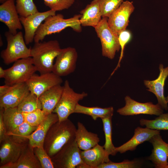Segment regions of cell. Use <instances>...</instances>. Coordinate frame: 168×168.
Listing matches in <instances>:
<instances>
[{
  "mask_svg": "<svg viewBox=\"0 0 168 168\" xmlns=\"http://www.w3.org/2000/svg\"><path fill=\"white\" fill-rule=\"evenodd\" d=\"M80 155L83 162L90 168H97L102 163L110 161L103 146L99 144L87 150H81Z\"/></svg>",
  "mask_w": 168,
  "mask_h": 168,
  "instance_id": "22",
  "label": "cell"
},
{
  "mask_svg": "<svg viewBox=\"0 0 168 168\" xmlns=\"http://www.w3.org/2000/svg\"><path fill=\"white\" fill-rule=\"evenodd\" d=\"M107 21L108 18L102 17L94 28L100 41L102 56L112 59L120 47L118 35L109 27Z\"/></svg>",
  "mask_w": 168,
  "mask_h": 168,
  "instance_id": "7",
  "label": "cell"
},
{
  "mask_svg": "<svg viewBox=\"0 0 168 168\" xmlns=\"http://www.w3.org/2000/svg\"><path fill=\"white\" fill-rule=\"evenodd\" d=\"M134 9L133 2L124 1L108 18V25L115 34L119 35L121 32L126 30L130 17Z\"/></svg>",
  "mask_w": 168,
  "mask_h": 168,
  "instance_id": "10",
  "label": "cell"
},
{
  "mask_svg": "<svg viewBox=\"0 0 168 168\" xmlns=\"http://www.w3.org/2000/svg\"><path fill=\"white\" fill-rule=\"evenodd\" d=\"M80 13V21L82 26L95 28L99 23L101 16L98 0H93Z\"/></svg>",
  "mask_w": 168,
  "mask_h": 168,
  "instance_id": "24",
  "label": "cell"
},
{
  "mask_svg": "<svg viewBox=\"0 0 168 168\" xmlns=\"http://www.w3.org/2000/svg\"><path fill=\"white\" fill-rule=\"evenodd\" d=\"M76 128L68 119L53 124L45 137L43 147L51 158L65 145L75 139Z\"/></svg>",
  "mask_w": 168,
  "mask_h": 168,
  "instance_id": "1",
  "label": "cell"
},
{
  "mask_svg": "<svg viewBox=\"0 0 168 168\" xmlns=\"http://www.w3.org/2000/svg\"><path fill=\"white\" fill-rule=\"evenodd\" d=\"M7 0H0V2L1 4H2L7 1Z\"/></svg>",
  "mask_w": 168,
  "mask_h": 168,
  "instance_id": "42",
  "label": "cell"
},
{
  "mask_svg": "<svg viewBox=\"0 0 168 168\" xmlns=\"http://www.w3.org/2000/svg\"><path fill=\"white\" fill-rule=\"evenodd\" d=\"M37 127L32 126L24 121L13 131L7 135L11 136L16 142L25 144L29 142L28 137L36 129Z\"/></svg>",
  "mask_w": 168,
  "mask_h": 168,
  "instance_id": "28",
  "label": "cell"
},
{
  "mask_svg": "<svg viewBox=\"0 0 168 168\" xmlns=\"http://www.w3.org/2000/svg\"><path fill=\"white\" fill-rule=\"evenodd\" d=\"M12 86L5 84L0 86V97L7 93L11 89Z\"/></svg>",
  "mask_w": 168,
  "mask_h": 168,
  "instance_id": "40",
  "label": "cell"
},
{
  "mask_svg": "<svg viewBox=\"0 0 168 168\" xmlns=\"http://www.w3.org/2000/svg\"><path fill=\"white\" fill-rule=\"evenodd\" d=\"M22 113L25 121L34 126H38L48 115L42 109H37L31 112Z\"/></svg>",
  "mask_w": 168,
  "mask_h": 168,
  "instance_id": "34",
  "label": "cell"
},
{
  "mask_svg": "<svg viewBox=\"0 0 168 168\" xmlns=\"http://www.w3.org/2000/svg\"><path fill=\"white\" fill-rule=\"evenodd\" d=\"M75 139L65 145L51 158L54 168H90L81 157Z\"/></svg>",
  "mask_w": 168,
  "mask_h": 168,
  "instance_id": "5",
  "label": "cell"
},
{
  "mask_svg": "<svg viewBox=\"0 0 168 168\" xmlns=\"http://www.w3.org/2000/svg\"><path fill=\"white\" fill-rule=\"evenodd\" d=\"M165 98L166 102L168 103V96L167 97H166Z\"/></svg>",
  "mask_w": 168,
  "mask_h": 168,
  "instance_id": "43",
  "label": "cell"
},
{
  "mask_svg": "<svg viewBox=\"0 0 168 168\" xmlns=\"http://www.w3.org/2000/svg\"><path fill=\"white\" fill-rule=\"evenodd\" d=\"M17 107L22 113H29L42 109L39 98L30 92L24 98Z\"/></svg>",
  "mask_w": 168,
  "mask_h": 168,
  "instance_id": "30",
  "label": "cell"
},
{
  "mask_svg": "<svg viewBox=\"0 0 168 168\" xmlns=\"http://www.w3.org/2000/svg\"><path fill=\"white\" fill-rule=\"evenodd\" d=\"M0 168H41V166L34 153V147L28 142L24 145L20 156L16 162Z\"/></svg>",
  "mask_w": 168,
  "mask_h": 168,
  "instance_id": "21",
  "label": "cell"
},
{
  "mask_svg": "<svg viewBox=\"0 0 168 168\" xmlns=\"http://www.w3.org/2000/svg\"><path fill=\"white\" fill-rule=\"evenodd\" d=\"M153 147L148 160L156 168H166L168 164V143L163 140L160 133L154 135L149 141Z\"/></svg>",
  "mask_w": 168,
  "mask_h": 168,
  "instance_id": "17",
  "label": "cell"
},
{
  "mask_svg": "<svg viewBox=\"0 0 168 168\" xmlns=\"http://www.w3.org/2000/svg\"><path fill=\"white\" fill-rule=\"evenodd\" d=\"M44 4L50 9L56 12L70 8L75 0H43Z\"/></svg>",
  "mask_w": 168,
  "mask_h": 168,
  "instance_id": "36",
  "label": "cell"
},
{
  "mask_svg": "<svg viewBox=\"0 0 168 168\" xmlns=\"http://www.w3.org/2000/svg\"><path fill=\"white\" fill-rule=\"evenodd\" d=\"M63 86L61 98L53 112L57 114L60 122L68 119L70 114L74 113L78 102L88 95L84 92L81 93L75 92L70 87L67 80L65 81Z\"/></svg>",
  "mask_w": 168,
  "mask_h": 168,
  "instance_id": "6",
  "label": "cell"
},
{
  "mask_svg": "<svg viewBox=\"0 0 168 168\" xmlns=\"http://www.w3.org/2000/svg\"><path fill=\"white\" fill-rule=\"evenodd\" d=\"M6 70L4 82L11 86L26 82L37 71L31 57L18 60Z\"/></svg>",
  "mask_w": 168,
  "mask_h": 168,
  "instance_id": "8",
  "label": "cell"
},
{
  "mask_svg": "<svg viewBox=\"0 0 168 168\" xmlns=\"http://www.w3.org/2000/svg\"><path fill=\"white\" fill-rule=\"evenodd\" d=\"M166 168H168V164Z\"/></svg>",
  "mask_w": 168,
  "mask_h": 168,
  "instance_id": "44",
  "label": "cell"
},
{
  "mask_svg": "<svg viewBox=\"0 0 168 168\" xmlns=\"http://www.w3.org/2000/svg\"><path fill=\"white\" fill-rule=\"evenodd\" d=\"M34 153L38 159L41 168H54L51 158L44 147L34 148Z\"/></svg>",
  "mask_w": 168,
  "mask_h": 168,
  "instance_id": "35",
  "label": "cell"
},
{
  "mask_svg": "<svg viewBox=\"0 0 168 168\" xmlns=\"http://www.w3.org/2000/svg\"><path fill=\"white\" fill-rule=\"evenodd\" d=\"M4 109L0 107V142L7 136V132L5 126L3 119V112Z\"/></svg>",
  "mask_w": 168,
  "mask_h": 168,
  "instance_id": "39",
  "label": "cell"
},
{
  "mask_svg": "<svg viewBox=\"0 0 168 168\" xmlns=\"http://www.w3.org/2000/svg\"><path fill=\"white\" fill-rule=\"evenodd\" d=\"M4 35L7 45L6 48L1 51L0 56L5 64L9 65L19 59L30 57L31 48L26 46L21 31L13 34L6 31Z\"/></svg>",
  "mask_w": 168,
  "mask_h": 168,
  "instance_id": "4",
  "label": "cell"
},
{
  "mask_svg": "<svg viewBox=\"0 0 168 168\" xmlns=\"http://www.w3.org/2000/svg\"><path fill=\"white\" fill-rule=\"evenodd\" d=\"M102 17H109L124 0H98Z\"/></svg>",
  "mask_w": 168,
  "mask_h": 168,
  "instance_id": "33",
  "label": "cell"
},
{
  "mask_svg": "<svg viewBox=\"0 0 168 168\" xmlns=\"http://www.w3.org/2000/svg\"><path fill=\"white\" fill-rule=\"evenodd\" d=\"M3 119L7 135L25 121L22 113L20 111L17 107L4 109Z\"/></svg>",
  "mask_w": 168,
  "mask_h": 168,
  "instance_id": "26",
  "label": "cell"
},
{
  "mask_svg": "<svg viewBox=\"0 0 168 168\" xmlns=\"http://www.w3.org/2000/svg\"><path fill=\"white\" fill-rule=\"evenodd\" d=\"M15 5L20 16L26 17L38 12L33 0H16Z\"/></svg>",
  "mask_w": 168,
  "mask_h": 168,
  "instance_id": "32",
  "label": "cell"
},
{
  "mask_svg": "<svg viewBox=\"0 0 168 168\" xmlns=\"http://www.w3.org/2000/svg\"><path fill=\"white\" fill-rule=\"evenodd\" d=\"M30 92L39 98L44 92L51 88L63 82L61 77L52 72L40 74H34L26 82Z\"/></svg>",
  "mask_w": 168,
  "mask_h": 168,
  "instance_id": "12",
  "label": "cell"
},
{
  "mask_svg": "<svg viewBox=\"0 0 168 168\" xmlns=\"http://www.w3.org/2000/svg\"><path fill=\"white\" fill-rule=\"evenodd\" d=\"M140 124L150 129L160 130H168V113H163L153 120L141 119Z\"/></svg>",
  "mask_w": 168,
  "mask_h": 168,
  "instance_id": "31",
  "label": "cell"
},
{
  "mask_svg": "<svg viewBox=\"0 0 168 168\" xmlns=\"http://www.w3.org/2000/svg\"><path fill=\"white\" fill-rule=\"evenodd\" d=\"M124 100L125 105L118 109L117 111L121 115L146 114L159 116L163 112V109L158 104L155 105L151 102L140 103L131 99L128 96H126Z\"/></svg>",
  "mask_w": 168,
  "mask_h": 168,
  "instance_id": "9",
  "label": "cell"
},
{
  "mask_svg": "<svg viewBox=\"0 0 168 168\" xmlns=\"http://www.w3.org/2000/svg\"><path fill=\"white\" fill-rule=\"evenodd\" d=\"M30 93L26 82L12 85L7 93L0 97V107L4 109L16 107Z\"/></svg>",
  "mask_w": 168,
  "mask_h": 168,
  "instance_id": "18",
  "label": "cell"
},
{
  "mask_svg": "<svg viewBox=\"0 0 168 168\" xmlns=\"http://www.w3.org/2000/svg\"><path fill=\"white\" fill-rule=\"evenodd\" d=\"M63 86H55L42 94L39 98L42 110L47 114L53 112L62 95Z\"/></svg>",
  "mask_w": 168,
  "mask_h": 168,
  "instance_id": "25",
  "label": "cell"
},
{
  "mask_svg": "<svg viewBox=\"0 0 168 168\" xmlns=\"http://www.w3.org/2000/svg\"><path fill=\"white\" fill-rule=\"evenodd\" d=\"M112 117L102 119L105 138V142L103 147L107 156H114L116 154L115 147L112 141Z\"/></svg>",
  "mask_w": 168,
  "mask_h": 168,
  "instance_id": "29",
  "label": "cell"
},
{
  "mask_svg": "<svg viewBox=\"0 0 168 168\" xmlns=\"http://www.w3.org/2000/svg\"><path fill=\"white\" fill-rule=\"evenodd\" d=\"M160 73L157 78L150 81L144 80V83L148 89L156 96L158 104L163 109L168 110L167 102L164 95V87L165 80L168 76V67L164 68L162 64L159 66Z\"/></svg>",
  "mask_w": 168,
  "mask_h": 168,
  "instance_id": "16",
  "label": "cell"
},
{
  "mask_svg": "<svg viewBox=\"0 0 168 168\" xmlns=\"http://www.w3.org/2000/svg\"><path fill=\"white\" fill-rule=\"evenodd\" d=\"M56 11L50 9L42 12H39L26 17L20 16L25 30L24 38L26 44L33 42L36 31L42 22L48 16L56 14Z\"/></svg>",
  "mask_w": 168,
  "mask_h": 168,
  "instance_id": "13",
  "label": "cell"
},
{
  "mask_svg": "<svg viewBox=\"0 0 168 168\" xmlns=\"http://www.w3.org/2000/svg\"><path fill=\"white\" fill-rule=\"evenodd\" d=\"M81 16V14L75 15L71 18L65 19L61 14L48 16L36 31L34 41L35 43L42 41L46 36L59 32L68 27L75 31H81L82 26L80 21Z\"/></svg>",
  "mask_w": 168,
  "mask_h": 168,
  "instance_id": "3",
  "label": "cell"
},
{
  "mask_svg": "<svg viewBox=\"0 0 168 168\" xmlns=\"http://www.w3.org/2000/svg\"><path fill=\"white\" fill-rule=\"evenodd\" d=\"M140 165L138 161L135 160H125L120 162H114L110 161L102 163L97 168H135L139 167Z\"/></svg>",
  "mask_w": 168,
  "mask_h": 168,
  "instance_id": "37",
  "label": "cell"
},
{
  "mask_svg": "<svg viewBox=\"0 0 168 168\" xmlns=\"http://www.w3.org/2000/svg\"><path fill=\"white\" fill-rule=\"evenodd\" d=\"M0 143V167L16 162L26 144L16 142L9 135H7Z\"/></svg>",
  "mask_w": 168,
  "mask_h": 168,
  "instance_id": "15",
  "label": "cell"
},
{
  "mask_svg": "<svg viewBox=\"0 0 168 168\" xmlns=\"http://www.w3.org/2000/svg\"><path fill=\"white\" fill-rule=\"evenodd\" d=\"M77 126L75 140L81 150H87L98 144L100 139L97 134L88 131L80 122H77Z\"/></svg>",
  "mask_w": 168,
  "mask_h": 168,
  "instance_id": "23",
  "label": "cell"
},
{
  "mask_svg": "<svg viewBox=\"0 0 168 168\" xmlns=\"http://www.w3.org/2000/svg\"><path fill=\"white\" fill-rule=\"evenodd\" d=\"M77 58L75 48L68 47L62 49L56 58L52 72L61 77L70 74L76 69Z\"/></svg>",
  "mask_w": 168,
  "mask_h": 168,
  "instance_id": "11",
  "label": "cell"
},
{
  "mask_svg": "<svg viewBox=\"0 0 168 168\" xmlns=\"http://www.w3.org/2000/svg\"><path fill=\"white\" fill-rule=\"evenodd\" d=\"M114 109L113 107L101 108L98 107H87L78 104L76 106L74 113L82 114L90 116L96 120L98 118L101 119L112 117Z\"/></svg>",
  "mask_w": 168,
  "mask_h": 168,
  "instance_id": "27",
  "label": "cell"
},
{
  "mask_svg": "<svg viewBox=\"0 0 168 168\" xmlns=\"http://www.w3.org/2000/svg\"><path fill=\"white\" fill-rule=\"evenodd\" d=\"M120 47L121 52L118 63L116 68L111 74L112 75L115 71L120 66V63L123 57L124 51L126 44L130 41L132 35L130 32L126 30L121 32L118 35Z\"/></svg>",
  "mask_w": 168,
  "mask_h": 168,
  "instance_id": "38",
  "label": "cell"
},
{
  "mask_svg": "<svg viewBox=\"0 0 168 168\" xmlns=\"http://www.w3.org/2000/svg\"><path fill=\"white\" fill-rule=\"evenodd\" d=\"M0 21L8 27V31L13 34L18 30H21L22 25L16 10L14 0H8L0 5Z\"/></svg>",
  "mask_w": 168,
  "mask_h": 168,
  "instance_id": "14",
  "label": "cell"
},
{
  "mask_svg": "<svg viewBox=\"0 0 168 168\" xmlns=\"http://www.w3.org/2000/svg\"><path fill=\"white\" fill-rule=\"evenodd\" d=\"M160 130L150 129L147 127H137L134 130L133 137L128 141L121 146L115 147L117 153H123L128 151L135 150L139 145L143 142L149 141L154 135L160 133Z\"/></svg>",
  "mask_w": 168,
  "mask_h": 168,
  "instance_id": "19",
  "label": "cell"
},
{
  "mask_svg": "<svg viewBox=\"0 0 168 168\" xmlns=\"http://www.w3.org/2000/svg\"><path fill=\"white\" fill-rule=\"evenodd\" d=\"M58 121L57 114L54 113L49 114L46 118L37 127L36 129L28 137L29 143L33 147H44V139L50 127Z\"/></svg>",
  "mask_w": 168,
  "mask_h": 168,
  "instance_id": "20",
  "label": "cell"
},
{
  "mask_svg": "<svg viewBox=\"0 0 168 168\" xmlns=\"http://www.w3.org/2000/svg\"><path fill=\"white\" fill-rule=\"evenodd\" d=\"M6 75V69H4L1 67H0V78H4Z\"/></svg>",
  "mask_w": 168,
  "mask_h": 168,
  "instance_id": "41",
  "label": "cell"
},
{
  "mask_svg": "<svg viewBox=\"0 0 168 168\" xmlns=\"http://www.w3.org/2000/svg\"><path fill=\"white\" fill-rule=\"evenodd\" d=\"M62 50L56 40L35 43L31 48L30 57L40 74L52 72L54 59Z\"/></svg>",
  "mask_w": 168,
  "mask_h": 168,
  "instance_id": "2",
  "label": "cell"
}]
</instances>
